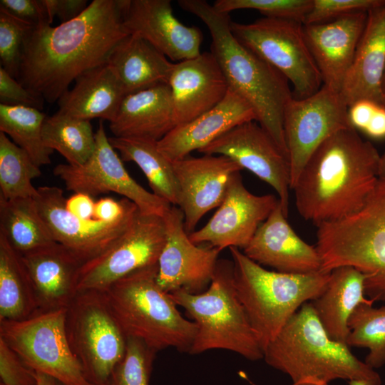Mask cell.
<instances>
[{"label": "cell", "mask_w": 385, "mask_h": 385, "mask_svg": "<svg viewBox=\"0 0 385 385\" xmlns=\"http://www.w3.org/2000/svg\"><path fill=\"white\" fill-rule=\"evenodd\" d=\"M128 35L122 0H93L69 21L31 29L17 80L45 101H58L80 75L106 63Z\"/></svg>", "instance_id": "obj_1"}, {"label": "cell", "mask_w": 385, "mask_h": 385, "mask_svg": "<svg viewBox=\"0 0 385 385\" xmlns=\"http://www.w3.org/2000/svg\"><path fill=\"white\" fill-rule=\"evenodd\" d=\"M380 158L356 129L334 133L313 153L292 188L299 215L318 225L360 210L379 178Z\"/></svg>", "instance_id": "obj_2"}, {"label": "cell", "mask_w": 385, "mask_h": 385, "mask_svg": "<svg viewBox=\"0 0 385 385\" xmlns=\"http://www.w3.org/2000/svg\"><path fill=\"white\" fill-rule=\"evenodd\" d=\"M178 4L206 25L212 38L211 53L229 89L249 104L256 121L288 159L284 114L293 98L288 80L235 38L230 29L229 14L217 11L205 0H179Z\"/></svg>", "instance_id": "obj_3"}, {"label": "cell", "mask_w": 385, "mask_h": 385, "mask_svg": "<svg viewBox=\"0 0 385 385\" xmlns=\"http://www.w3.org/2000/svg\"><path fill=\"white\" fill-rule=\"evenodd\" d=\"M263 354L269 366L289 376L291 385H324L335 379L381 384L379 374L354 356L347 344L328 336L311 302L288 320Z\"/></svg>", "instance_id": "obj_4"}, {"label": "cell", "mask_w": 385, "mask_h": 385, "mask_svg": "<svg viewBox=\"0 0 385 385\" xmlns=\"http://www.w3.org/2000/svg\"><path fill=\"white\" fill-rule=\"evenodd\" d=\"M229 250L237 297L264 351L299 307L324 292L330 272L271 271L250 259L240 249Z\"/></svg>", "instance_id": "obj_5"}, {"label": "cell", "mask_w": 385, "mask_h": 385, "mask_svg": "<svg viewBox=\"0 0 385 385\" xmlns=\"http://www.w3.org/2000/svg\"><path fill=\"white\" fill-rule=\"evenodd\" d=\"M157 274L158 264L138 270L102 292L127 338L156 352L172 347L189 353L197 326L159 286Z\"/></svg>", "instance_id": "obj_6"}, {"label": "cell", "mask_w": 385, "mask_h": 385, "mask_svg": "<svg viewBox=\"0 0 385 385\" xmlns=\"http://www.w3.org/2000/svg\"><path fill=\"white\" fill-rule=\"evenodd\" d=\"M317 227L321 271L353 267L366 276V296L385 301V177L379 178L360 210Z\"/></svg>", "instance_id": "obj_7"}, {"label": "cell", "mask_w": 385, "mask_h": 385, "mask_svg": "<svg viewBox=\"0 0 385 385\" xmlns=\"http://www.w3.org/2000/svg\"><path fill=\"white\" fill-rule=\"evenodd\" d=\"M170 294L197 326L190 354L223 349L250 361L263 359V351L237 297L232 260H218L212 282L205 292L177 291Z\"/></svg>", "instance_id": "obj_8"}, {"label": "cell", "mask_w": 385, "mask_h": 385, "mask_svg": "<svg viewBox=\"0 0 385 385\" xmlns=\"http://www.w3.org/2000/svg\"><path fill=\"white\" fill-rule=\"evenodd\" d=\"M66 329L88 381L105 385L125 355L127 337L103 293L78 292L66 307Z\"/></svg>", "instance_id": "obj_9"}, {"label": "cell", "mask_w": 385, "mask_h": 385, "mask_svg": "<svg viewBox=\"0 0 385 385\" xmlns=\"http://www.w3.org/2000/svg\"><path fill=\"white\" fill-rule=\"evenodd\" d=\"M66 308L39 310L19 321H0V338L34 371L64 385H93L73 354L66 329Z\"/></svg>", "instance_id": "obj_10"}, {"label": "cell", "mask_w": 385, "mask_h": 385, "mask_svg": "<svg viewBox=\"0 0 385 385\" xmlns=\"http://www.w3.org/2000/svg\"><path fill=\"white\" fill-rule=\"evenodd\" d=\"M230 29L240 42L291 83L294 98L312 96L323 86L302 23L264 17L250 24L231 21Z\"/></svg>", "instance_id": "obj_11"}, {"label": "cell", "mask_w": 385, "mask_h": 385, "mask_svg": "<svg viewBox=\"0 0 385 385\" xmlns=\"http://www.w3.org/2000/svg\"><path fill=\"white\" fill-rule=\"evenodd\" d=\"M163 216L137 213L125 231L106 250L83 262L76 292H104L130 273L158 264L165 242Z\"/></svg>", "instance_id": "obj_12"}, {"label": "cell", "mask_w": 385, "mask_h": 385, "mask_svg": "<svg viewBox=\"0 0 385 385\" xmlns=\"http://www.w3.org/2000/svg\"><path fill=\"white\" fill-rule=\"evenodd\" d=\"M96 145L83 165L59 164L53 169L68 190L91 197L115 192L134 202L140 212L163 216L172 206L139 185L127 172L107 137L102 120L95 133Z\"/></svg>", "instance_id": "obj_13"}, {"label": "cell", "mask_w": 385, "mask_h": 385, "mask_svg": "<svg viewBox=\"0 0 385 385\" xmlns=\"http://www.w3.org/2000/svg\"><path fill=\"white\" fill-rule=\"evenodd\" d=\"M348 109L341 93L324 85L312 96L289 101L284 114V133L292 190L317 148L336 132L352 128Z\"/></svg>", "instance_id": "obj_14"}, {"label": "cell", "mask_w": 385, "mask_h": 385, "mask_svg": "<svg viewBox=\"0 0 385 385\" xmlns=\"http://www.w3.org/2000/svg\"><path fill=\"white\" fill-rule=\"evenodd\" d=\"M163 217L166 239L158 262L159 286L170 294L205 292L212 282L221 251L190 240L179 207L172 205Z\"/></svg>", "instance_id": "obj_15"}, {"label": "cell", "mask_w": 385, "mask_h": 385, "mask_svg": "<svg viewBox=\"0 0 385 385\" xmlns=\"http://www.w3.org/2000/svg\"><path fill=\"white\" fill-rule=\"evenodd\" d=\"M198 152L226 156L269 184L287 216L291 190L289 161L257 121L232 128Z\"/></svg>", "instance_id": "obj_16"}, {"label": "cell", "mask_w": 385, "mask_h": 385, "mask_svg": "<svg viewBox=\"0 0 385 385\" xmlns=\"http://www.w3.org/2000/svg\"><path fill=\"white\" fill-rule=\"evenodd\" d=\"M278 202L274 195L250 192L238 173L213 216L202 227L188 234L189 237L195 244L208 245L220 251L227 247L243 250Z\"/></svg>", "instance_id": "obj_17"}, {"label": "cell", "mask_w": 385, "mask_h": 385, "mask_svg": "<svg viewBox=\"0 0 385 385\" xmlns=\"http://www.w3.org/2000/svg\"><path fill=\"white\" fill-rule=\"evenodd\" d=\"M38 192L34 201L53 240L76 254L83 262L111 246L140 211L115 223H106L96 219L84 220L67 210L66 198L61 188L42 186L38 188Z\"/></svg>", "instance_id": "obj_18"}, {"label": "cell", "mask_w": 385, "mask_h": 385, "mask_svg": "<svg viewBox=\"0 0 385 385\" xmlns=\"http://www.w3.org/2000/svg\"><path fill=\"white\" fill-rule=\"evenodd\" d=\"M172 163L179 188L178 207L190 234L207 212L221 205L232 179L242 169L219 155L187 156Z\"/></svg>", "instance_id": "obj_19"}, {"label": "cell", "mask_w": 385, "mask_h": 385, "mask_svg": "<svg viewBox=\"0 0 385 385\" xmlns=\"http://www.w3.org/2000/svg\"><path fill=\"white\" fill-rule=\"evenodd\" d=\"M123 22L129 34L145 39L178 62L200 54L202 34L173 14L170 0H122Z\"/></svg>", "instance_id": "obj_20"}, {"label": "cell", "mask_w": 385, "mask_h": 385, "mask_svg": "<svg viewBox=\"0 0 385 385\" xmlns=\"http://www.w3.org/2000/svg\"><path fill=\"white\" fill-rule=\"evenodd\" d=\"M368 12H356L328 21L303 24L304 36L323 85L341 92L364 31Z\"/></svg>", "instance_id": "obj_21"}, {"label": "cell", "mask_w": 385, "mask_h": 385, "mask_svg": "<svg viewBox=\"0 0 385 385\" xmlns=\"http://www.w3.org/2000/svg\"><path fill=\"white\" fill-rule=\"evenodd\" d=\"M168 84L175 127L216 106L229 91L225 76L211 51L173 63Z\"/></svg>", "instance_id": "obj_22"}, {"label": "cell", "mask_w": 385, "mask_h": 385, "mask_svg": "<svg viewBox=\"0 0 385 385\" xmlns=\"http://www.w3.org/2000/svg\"><path fill=\"white\" fill-rule=\"evenodd\" d=\"M278 202L257 230L243 253L255 262L284 273L306 274L321 271L316 246L304 241L287 220Z\"/></svg>", "instance_id": "obj_23"}, {"label": "cell", "mask_w": 385, "mask_h": 385, "mask_svg": "<svg viewBox=\"0 0 385 385\" xmlns=\"http://www.w3.org/2000/svg\"><path fill=\"white\" fill-rule=\"evenodd\" d=\"M256 121L249 104L229 89L216 106L193 120L174 128L157 142L159 150L170 161L199 151L232 128L249 121Z\"/></svg>", "instance_id": "obj_24"}, {"label": "cell", "mask_w": 385, "mask_h": 385, "mask_svg": "<svg viewBox=\"0 0 385 385\" xmlns=\"http://www.w3.org/2000/svg\"><path fill=\"white\" fill-rule=\"evenodd\" d=\"M21 256L39 310L66 308L76 294L77 274L83 262L56 242Z\"/></svg>", "instance_id": "obj_25"}, {"label": "cell", "mask_w": 385, "mask_h": 385, "mask_svg": "<svg viewBox=\"0 0 385 385\" xmlns=\"http://www.w3.org/2000/svg\"><path fill=\"white\" fill-rule=\"evenodd\" d=\"M384 71L385 5L368 12L364 31L340 92L348 107L361 100L384 105Z\"/></svg>", "instance_id": "obj_26"}, {"label": "cell", "mask_w": 385, "mask_h": 385, "mask_svg": "<svg viewBox=\"0 0 385 385\" xmlns=\"http://www.w3.org/2000/svg\"><path fill=\"white\" fill-rule=\"evenodd\" d=\"M171 91L168 83L126 95L109 128L116 138L158 141L174 128Z\"/></svg>", "instance_id": "obj_27"}, {"label": "cell", "mask_w": 385, "mask_h": 385, "mask_svg": "<svg viewBox=\"0 0 385 385\" xmlns=\"http://www.w3.org/2000/svg\"><path fill=\"white\" fill-rule=\"evenodd\" d=\"M74 82L57 101V112L88 120L100 118L110 123L115 118L125 93L107 62L84 72Z\"/></svg>", "instance_id": "obj_28"}, {"label": "cell", "mask_w": 385, "mask_h": 385, "mask_svg": "<svg viewBox=\"0 0 385 385\" xmlns=\"http://www.w3.org/2000/svg\"><path fill=\"white\" fill-rule=\"evenodd\" d=\"M365 279L366 276L353 267H337L330 272L324 292L310 302L332 339L346 344L350 332L348 321L353 312L360 304H374L366 297Z\"/></svg>", "instance_id": "obj_29"}, {"label": "cell", "mask_w": 385, "mask_h": 385, "mask_svg": "<svg viewBox=\"0 0 385 385\" xmlns=\"http://www.w3.org/2000/svg\"><path fill=\"white\" fill-rule=\"evenodd\" d=\"M107 63L120 81L125 96L162 83H168L173 66L149 42L128 35L111 51Z\"/></svg>", "instance_id": "obj_30"}, {"label": "cell", "mask_w": 385, "mask_h": 385, "mask_svg": "<svg viewBox=\"0 0 385 385\" xmlns=\"http://www.w3.org/2000/svg\"><path fill=\"white\" fill-rule=\"evenodd\" d=\"M39 311L21 255L0 233V321H19Z\"/></svg>", "instance_id": "obj_31"}, {"label": "cell", "mask_w": 385, "mask_h": 385, "mask_svg": "<svg viewBox=\"0 0 385 385\" xmlns=\"http://www.w3.org/2000/svg\"><path fill=\"white\" fill-rule=\"evenodd\" d=\"M123 161L136 163L145 175L152 192L171 205L178 206L179 188L173 163L158 148L155 140L135 138H109Z\"/></svg>", "instance_id": "obj_32"}, {"label": "cell", "mask_w": 385, "mask_h": 385, "mask_svg": "<svg viewBox=\"0 0 385 385\" xmlns=\"http://www.w3.org/2000/svg\"><path fill=\"white\" fill-rule=\"evenodd\" d=\"M0 233L21 255L56 242L33 198H0Z\"/></svg>", "instance_id": "obj_33"}, {"label": "cell", "mask_w": 385, "mask_h": 385, "mask_svg": "<svg viewBox=\"0 0 385 385\" xmlns=\"http://www.w3.org/2000/svg\"><path fill=\"white\" fill-rule=\"evenodd\" d=\"M42 138L44 145L59 153L71 165L84 164L96 145L95 133L90 120L56 112L46 117Z\"/></svg>", "instance_id": "obj_34"}, {"label": "cell", "mask_w": 385, "mask_h": 385, "mask_svg": "<svg viewBox=\"0 0 385 385\" xmlns=\"http://www.w3.org/2000/svg\"><path fill=\"white\" fill-rule=\"evenodd\" d=\"M46 117L42 111L34 108L0 103V132L9 136L38 167L50 164L53 152L43 141Z\"/></svg>", "instance_id": "obj_35"}, {"label": "cell", "mask_w": 385, "mask_h": 385, "mask_svg": "<svg viewBox=\"0 0 385 385\" xmlns=\"http://www.w3.org/2000/svg\"><path fill=\"white\" fill-rule=\"evenodd\" d=\"M41 175L29 154L0 132V198L34 199L38 192L32 180Z\"/></svg>", "instance_id": "obj_36"}, {"label": "cell", "mask_w": 385, "mask_h": 385, "mask_svg": "<svg viewBox=\"0 0 385 385\" xmlns=\"http://www.w3.org/2000/svg\"><path fill=\"white\" fill-rule=\"evenodd\" d=\"M350 329L346 344L350 346L366 348L365 363L372 369L385 364V305L358 306L348 321Z\"/></svg>", "instance_id": "obj_37"}, {"label": "cell", "mask_w": 385, "mask_h": 385, "mask_svg": "<svg viewBox=\"0 0 385 385\" xmlns=\"http://www.w3.org/2000/svg\"><path fill=\"white\" fill-rule=\"evenodd\" d=\"M156 353L142 341L128 337L125 355L105 385H149Z\"/></svg>", "instance_id": "obj_38"}, {"label": "cell", "mask_w": 385, "mask_h": 385, "mask_svg": "<svg viewBox=\"0 0 385 385\" xmlns=\"http://www.w3.org/2000/svg\"><path fill=\"white\" fill-rule=\"evenodd\" d=\"M33 27L0 8V66L16 79L19 73L25 40Z\"/></svg>", "instance_id": "obj_39"}, {"label": "cell", "mask_w": 385, "mask_h": 385, "mask_svg": "<svg viewBox=\"0 0 385 385\" xmlns=\"http://www.w3.org/2000/svg\"><path fill=\"white\" fill-rule=\"evenodd\" d=\"M212 5L225 14L237 9H253L265 17L292 20L303 24L312 0H217Z\"/></svg>", "instance_id": "obj_40"}, {"label": "cell", "mask_w": 385, "mask_h": 385, "mask_svg": "<svg viewBox=\"0 0 385 385\" xmlns=\"http://www.w3.org/2000/svg\"><path fill=\"white\" fill-rule=\"evenodd\" d=\"M384 5V0H312L303 24L325 22L356 12H369Z\"/></svg>", "instance_id": "obj_41"}, {"label": "cell", "mask_w": 385, "mask_h": 385, "mask_svg": "<svg viewBox=\"0 0 385 385\" xmlns=\"http://www.w3.org/2000/svg\"><path fill=\"white\" fill-rule=\"evenodd\" d=\"M0 385H37L36 372L0 338Z\"/></svg>", "instance_id": "obj_42"}, {"label": "cell", "mask_w": 385, "mask_h": 385, "mask_svg": "<svg viewBox=\"0 0 385 385\" xmlns=\"http://www.w3.org/2000/svg\"><path fill=\"white\" fill-rule=\"evenodd\" d=\"M44 99L24 86L0 66L1 104L26 106L42 111Z\"/></svg>", "instance_id": "obj_43"}, {"label": "cell", "mask_w": 385, "mask_h": 385, "mask_svg": "<svg viewBox=\"0 0 385 385\" xmlns=\"http://www.w3.org/2000/svg\"><path fill=\"white\" fill-rule=\"evenodd\" d=\"M0 8L34 26L51 25L53 19L44 0H1Z\"/></svg>", "instance_id": "obj_44"}, {"label": "cell", "mask_w": 385, "mask_h": 385, "mask_svg": "<svg viewBox=\"0 0 385 385\" xmlns=\"http://www.w3.org/2000/svg\"><path fill=\"white\" fill-rule=\"evenodd\" d=\"M47 9L53 19L57 16L65 23L78 16L88 6L87 0H44Z\"/></svg>", "instance_id": "obj_45"}, {"label": "cell", "mask_w": 385, "mask_h": 385, "mask_svg": "<svg viewBox=\"0 0 385 385\" xmlns=\"http://www.w3.org/2000/svg\"><path fill=\"white\" fill-rule=\"evenodd\" d=\"M380 104L369 100L358 101L348 109L349 123L354 129L364 131Z\"/></svg>", "instance_id": "obj_46"}, {"label": "cell", "mask_w": 385, "mask_h": 385, "mask_svg": "<svg viewBox=\"0 0 385 385\" xmlns=\"http://www.w3.org/2000/svg\"><path fill=\"white\" fill-rule=\"evenodd\" d=\"M95 202L93 197L82 192H75L66 198L65 206L77 217L91 220L95 219Z\"/></svg>", "instance_id": "obj_47"}, {"label": "cell", "mask_w": 385, "mask_h": 385, "mask_svg": "<svg viewBox=\"0 0 385 385\" xmlns=\"http://www.w3.org/2000/svg\"><path fill=\"white\" fill-rule=\"evenodd\" d=\"M374 139L385 138V106L377 108L369 125L363 131Z\"/></svg>", "instance_id": "obj_48"}, {"label": "cell", "mask_w": 385, "mask_h": 385, "mask_svg": "<svg viewBox=\"0 0 385 385\" xmlns=\"http://www.w3.org/2000/svg\"><path fill=\"white\" fill-rule=\"evenodd\" d=\"M36 372L37 385H64L57 379L41 372Z\"/></svg>", "instance_id": "obj_49"}, {"label": "cell", "mask_w": 385, "mask_h": 385, "mask_svg": "<svg viewBox=\"0 0 385 385\" xmlns=\"http://www.w3.org/2000/svg\"><path fill=\"white\" fill-rule=\"evenodd\" d=\"M349 385H381V384H377L369 380H362V379H352L348 381ZM329 385V384H324Z\"/></svg>", "instance_id": "obj_50"}, {"label": "cell", "mask_w": 385, "mask_h": 385, "mask_svg": "<svg viewBox=\"0 0 385 385\" xmlns=\"http://www.w3.org/2000/svg\"><path fill=\"white\" fill-rule=\"evenodd\" d=\"M384 105L385 106V101ZM379 175V177H385V153L381 155Z\"/></svg>", "instance_id": "obj_51"}, {"label": "cell", "mask_w": 385, "mask_h": 385, "mask_svg": "<svg viewBox=\"0 0 385 385\" xmlns=\"http://www.w3.org/2000/svg\"><path fill=\"white\" fill-rule=\"evenodd\" d=\"M382 91L385 97V71H384L383 81H382Z\"/></svg>", "instance_id": "obj_52"}]
</instances>
